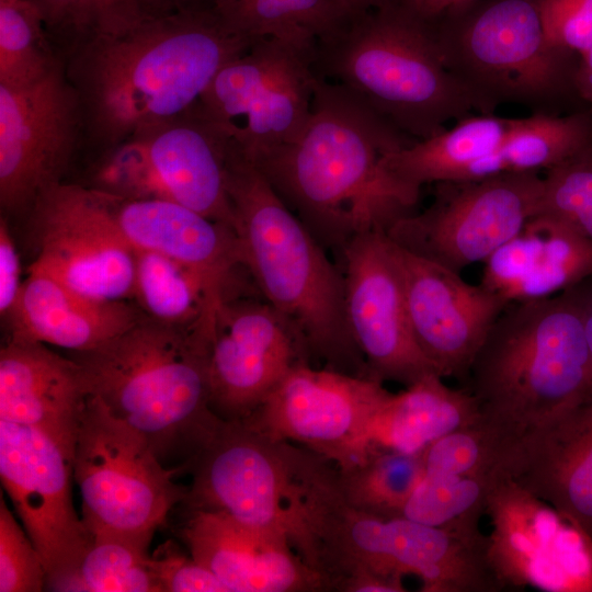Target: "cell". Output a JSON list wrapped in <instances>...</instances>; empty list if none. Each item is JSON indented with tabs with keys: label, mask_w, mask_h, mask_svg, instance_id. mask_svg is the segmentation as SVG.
I'll use <instances>...</instances> for the list:
<instances>
[{
	"label": "cell",
	"mask_w": 592,
	"mask_h": 592,
	"mask_svg": "<svg viewBox=\"0 0 592 592\" xmlns=\"http://www.w3.org/2000/svg\"><path fill=\"white\" fill-rule=\"evenodd\" d=\"M414 141L320 78L300 135L252 162L323 247L342 251L354 237L386 234L415 213L421 187L386 166L390 152Z\"/></svg>",
	"instance_id": "1"
},
{
	"label": "cell",
	"mask_w": 592,
	"mask_h": 592,
	"mask_svg": "<svg viewBox=\"0 0 592 592\" xmlns=\"http://www.w3.org/2000/svg\"><path fill=\"white\" fill-rule=\"evenodd\" d=\"M252 43L210 5L193 3L76 49L64 62L79 96L83 138L99 152L186 114L220 68Z\"/></svg>",
	"instance_id": "2"
},
{
	"label": "cell",
	"mask_w": 592,
	"mask_h": 592,
	"mask_svg": "<svg viewBox=\"0 0 592 592\" xmlns=\"http://www.w3.org/2000/svg\"><path fill=\"white\" fill-rule=\"evenodd\" d=\"M227 187L242 265L266 303L294 329L308 358L369 377L348 326L343 272L329 260L323 246L259 168L234 148Z\"/></svg>",
	"instance_id": "3"
},
{
	"label": "cell",
	"mask_w": 592,
	"mask_h": 592,
	"mask_svg": "<svg viewBox=\"0 0 592 592\" xmlns=\"http://www.w3.org/2000/svg\"><path fill=\"white\" fill-rule=\"evenodd\" d=\"M312 66L319 78L415 141L441 133L451 121L485 113L446 68L432 20L406 0L352 13L317 41Z\"/></svg>",
	"instance_id": "4"
},
{
	"label": "cell",
	"mask_w": 592,
	"mask_h": 592,
	"mask_svg": "<svg viewBox=\"0 0 592 592\" xmlns=\"http://www.w3.org/2000/svg\"><path fill=\"white\" fill-rule=\"evenodd\" d=\"M90 395L139 432L164 466L186 473L224 420L209 405L207 340L144 314L87 352H71Z\"/></svg>",
	"instance_id": "5"
},
{
	"label": "cell",
	"mask_w": 592,
	"mask_h": 592,
	"mask_svg": "<svg viewBox=\"0 0 592 592\" xmlns=\"http://www.w3.org/2000/svg\"><path fill=\"white\" fill-rule=\"evenodd\" d=\"M466 378L480 414L516 440L576 408L592 390L576 288L506 305Z\"/></svg>",
	"instance_id": "6"
},
{
	"label": "cell",
	"mask_w": 592,
	"mask_h": 592,
	"mask_svg": "<svg viewBox=\"0 0 592 592\" xmlns=\"http://www.w3.org/2000/svg\"><path fill=\"white\" fill-rule=\"evenodd\" d=\"M431 20L446 68L486 114L503 104L546 115L590 109L577 90L579 55L550 43L542 0H466Z\"/></svg>",
	"instance_id": "7"
},
{
	"label": "cell",
	"mask_w": 592,
	"mask_h": 592,
	"mask_svg": "<svg viewBox=\"0 0 592 592\" xmlns=\"http://www.w3.org/2000/svg\"><path fill=\"white\" fill-rule=\"evenodd\" d=\"M72 468L82 519L92 538L118 536L151 543L189 490L174 481L181 469L164 466L139 432L92 395L80 419Z\"/></svg>",
	"instance_id": "8"
},
{
	"label": "cell",
	"mask_w": 592,
	"mask_h": 592,
	"mask_svg": "<svg viewBox=\"0 0 592 592\" xmlns=\"http://www.w3.org/2000/svg\"><path fill=\"white\" fill-rule=\"evenodd\" d=\"M301 446L274 441L243 424L223 421L196 455L185 500L190 510L224 513L276 533L314 569L315 547L306 522L299 465Z\"/></svg>",
	"instance_id": "9"
},
{
	"label": "cell",
	"mask_w": 592,
	"mask_h": 592,
	"mask_svg": "<svg viewBox=\"0 0 592 592\" xmlns=\"http://www.w3.org/2000/svg\"><path fill=\"white\" fill-rule=\"evenodd\" d=\"M312 58L281 39L254 41L220 68L194 107L252 161L307 125L320 79Z\"/></svg>",
	"instance_id": "10"
},
{
	"label": "cell",
	"mask_w": 592,
	"mask_h": 592,
	"mask_svg": "<svg viewBox=\"0 0 592 592\" xmlns=\"http://www.w3.org/2000/svg\"><path fill=\"white\" fill-rule=\"evenodd\" d=\"M542 194L539 172L439 182L431 205L399 219L386 236L460 273L483 263L538 214Z\"/></svg>",
	"instance_id": "11"
},
{
	"label": "cell",
	"mask_w": 592,
	"mask_h": 592,
	"mask_svg": "<svg viewBox=\"0 0 592 592\" xmlns=\"http://www.w3.org/2000/svg\"><path fill=\"white\" fill-rule=\"evenodd\" d=\"M83 139L78 93L64 60L41 79L0 84V203L10 213L32 210L62 177Z\"/></svg>",
	"instance_id": "12"
},
{
	"label": "cell",
	"mask_w": 592,
	"mask_h": 592,
	"mask_svg": "<svg viewBox=\"0 0 592 592\" xmlns=\"http://www.w3.org/2000/svg\"><path fill=\"white\" fill-rule=\"evenodd\" d=\"M31 214L38 246L33 265L89 298H133L136 251L103 194L60 182L38 197Z\"/></svg>",
	"instance_id": "13"
},
{
	"label": "cell",
	"mask_w": 592,
	"mask_h": 592,
	"mask_svg": "<svg viewBox=\"0 0 592 592\" xmlns=\"http://www.w3.org/2000/svg\"><path fill=\"white\" fill-rule=\"evenodd\" d=\"M0 477L47 572L59 591L92 543L71 497L72 458L45 433L0 420Z\"/></svg>",
	"instance_id": "14"
},
{
	"label": "cell",
	"mask_w": 592,
	"mask_h": 592,
	"mask_svg": "<svg viewBox=\"0 0 592 592\" xmlns=\"http://www.w3.org/2000/svg\"><path fill=\"white\" fill-rule=\"evenodd\" d=\"M389 395L379 380L301 362L241 422L342 467L352 462L365 426Z\"/></svg>",
	"instance_id": "15"
},
{
	"label": "cell",
	"mask_w": 592,
	"mask_h": 592,
	"mask_svg": "<svg viewBox=\"0 0 592 592\" xmlns=\"http://www.w3.org/2000/svg\"><path fill=\"white\" fill-rule=\"evenodd\" d=\"M488 557L502 590L565 592L592 584V549L569 517L512 477L491 493Z\"/></svg>",
	"instance_id": "16"
},
{
	"label": "cell",
	"mask_w": 592,
	"mask_h": 592,
	"mask_svg": "<svg viewBox=\"0 0 592 592\" xmlns=\"http://www.w3.org/2000/svg\"><path fill=\"white\" fill-rule=\"evenodd\" d=\"M342 254L346 321L368 376L408 387L437 374L413 338L402 282L386 234L358 235Z\"/></svg>",
	"instance_id": "17"
},
{
	"label": "cell",
	"mask_w": 592,
	"mask_h": 592,
	"mask_svg": "<svg viewBox=\"0 0 592 592\" xmlns=\"http://www.w3.org/2000/svg\"><path fill=\"white\" fill-rule=\"evenodd\" d=\"M308 361L294 329L269 303L226 299L207 346L210 408L221 420L242 421L293 366Z\"/></svg>",
	"instance_id": "18"
},
{
	"label": "cell",
	"mask_w": 592,
	"mask_h": 592,
	"mask_svg": "<svg viewBox=\"0 0 592 592\" xmlns=\"http://www.w3.org/2000/svg\"><path fill=\"white\" fill-rule=\"evenodd\" d=\"M389 239V238H388ZM413 338L443 378H466L489 330L508 305L483 285L389 239Z\"/></svg>",
	"instance_id": "19"
},
{
	"label": "cell",
	"mask_w": 592,
	"mask_h": 592,
	"mask_svg": "<svg viewBox=\"0 0 592 592\" xmlns=\"http://www.w3.org/2000/svg\"><path fill=\"white\" fill-rule=\"evenodd\" d=\"M517 440L480 415L423 452L421 480L402 515L426 525L479 533L493 490L512 477Z\"/></svg>",
	"instance_id": "20"
},
{
	"label": "cell",
	"mask_w": 592,
	"mask_h": 592,
	"mask_svg": "<svg viewBox=\"0 0 592 592\" xmlns=\"http://www.w3.org/2000/svg\"><path fill=\"white\" fill-rule=\"evenodd\" d=\"M190 555L228 592H320L322 578L288 539L219 512L190 510L181 528Z\"/></svg>",
	"instance_id": "21"
},
{
	"label": "cell",
	"mask_w": 592,
	"mask_h": 592,
	"mask_svg": "<svg viewBox=\"0 0 592 592\" xmlns=\"http://www.w3.org/2000/svg\"><path fill=\"white\" fill-rule=\"evenodd\" d=\"M90 396L82 369L47 344L10 337L0 350V420L34 428L72 458Z\"/></svg>",
	"instance_id": "22"
},
{
	"label": "cell",
	"mask_w": 592,
	"mask_h": 592,
	"mask_svg": "<svg viewBox=\"0 0 592 592\" xmlns=\"http://www.w3.org/2000/svg\"><path fill=\"white\" fill-rule=\"evenodd\" d=\"M101 194L135 250L157 252L189 266L227 298L230 275L242 265L232 227L169 200L129 201Z\"/></svg>",
	"instance_id": "23"
},
{
	"label": "cell",
	"mask_w": 592,
	"mask_h": 592,
	"mask_svg": "<svg viewBox=\"0 0 592 592\" xmlns=\"http://www.w3.org/2000/svg\"><path fill=\"white\" fill-rule=\"evenodd\" d=\"M483 264L480 284L508 305L543 299L592 277V239L538 213Z\"/></svg>",
	"instance_id": "24"
},
{
	"label": "cell",
	"mask_w": 592,
	"mask_h": 592,
	"mask_svg": "<svg viewBox=\"0 0 592 592\" xmlns=\"http://www.w3.org/2000/svg\"><path fill=\"white\" fill-rule=\"evenodd\" d=\"M144 135L166 200L234 228L228 140L195 107Z\"/></svg>",
	"instance_id": "25"
},
{
	"label": "cell",
	"mask_w": 592,
	"mask_h": 592,
	"mask_svg": "<svg viewBox=\"0 0 592 592\" xmlns=\"http://www.w3.org/2000/svg\"><path fill=\"white\" fill-rule=\"evenodd\" d=\"M141 316L127 301L83 296L32 264L7 320L12 338L87 352L117 337Z\"/></svg>",
	"instance_id": "26"
},
{
	"label": "cell",
	"mask_w": 592,
	"mask_h": 592,
	"mask_svg": "<svg viewBox=\"0 0 592 592\" xmlns=\"http://www.w3.org/2000/svg\"><path fill=\"white\" fill-rule=\"evenodd\" d=\"M480 415L468 389L448 387L443 377L429 374L398 394L390 392L365 426L351 463L372 449L422 454Z\"/></svg>",
	"instance_id": "27"
},
{
	"label": "cell",
	"mask_w": 592,
	"mask_h": 592,
	"mask_svg": "<svg viewBox=\"0 0 592 592\" xmlns=\"http://www.w3.org/2000/svg\"><path fill=\"white\" fill-rule=\"evenodd\" d=\"M520 121L493 113L468 115L451 128L390 152L386 166L397 178L419 187L459 180L470 166L491 155Z\"/></svg>",
	"instance_id": "28"
},
{
	"label": "cell",
	"mask_w": 592,
	"mask_h": 592,
	"mask_svg": "<svg viewBox=\"0 0 592 592\" xmlns=\"http://www.w3.org/2000/svg\"><path fill=\"white\" fill-rule=\"evenodd\" d=\"M592 149V109L562 115L531 114L489 156L470 166L459 180L502 173L539 172Z\"/></svg>",
	"instance_id": "29"
},
{
	"label": "cell",
	"mask_w": 592,
	"mask_h": 592,
	"mask_svg": "<svg viewBox=\"0 0 592 592\" xmlns=\"http://www.w3.org/2000/svg\"><path fill=\"white\" fill-rule=\"evenodd\" d=\"M135 251L133 298L146 317L190 330L212 327L228 298L217 295L189 266L157 252Z\"/></svg>",
	"instance_id": "30"
},
{
	"label": "cell",
	"mask_w": 592,
	"mask_h": 592,
	"mask_svg": "<svg viewBox=\"0 0 592 592\" xmlns=\"http://www.w3.org/2000/svg\"><path fill=\"white\" fill-rule=\"evenodd\" d=\"M209 5L241 37L276 38L308 52L354 13L340 0H210Z\"/></svg>",
	"instance_id": "31"
},
{
	"label": "cell",
	"mask_w": 592,
	"mask_h": 592,
	"mask_svg": "<svg viewBox=\"0 0 592 592\" xmlns=\"http://www.w3.org/2000/svg\"><path fill=\"white\" fill-rule=\"evenodd\" d=\"M59 56L65 59L94 41L117 36L162 12V0H32Z\"/></svg>",
	"instance_id": "32"
},
{
	"label": "cell",
	"mask_w": 592,
	"mask_h": 592,
	"mask_svg": "<svg viewBox=\"0 0 592 592\" xmlns=\"http://www.w3.org/2000/svg\"><path fill=\"white\" fill-rule=\"evenodd\" d=\"M422 454L372 449L335 468V482L351 506L382 517H398L423 475Z\"/></svg>",
	"instance_id": "33"
},
{
	"label": "cell",
	"mask_w": 592,
	"mask_h": 592,
	"mask_svg": "<svg viewBox=\"0 0 592 592\" xmlns=\"http://www.w3.org/2000/svg\"><path fill=\"white\" fill-rule=\"evenodd\" d=\"M149 545L118 536L93 537L76 571L59 591L161 592Z\"/></svg>",
	"instance_id": "34"
},
{
	"label": "cell",
	"mask_w": 592,
	"mask_h": 592,
	"mask_svg": "<svg viewBox=\"0 0 592 592\" xmlns=\"http://www.w3.org/2000/svg\"><path fill=\"white\" fill-rule=\"evenodd\" d=\"M61 60L32 0H0V84L34 82Z\"/></svg>",
	"instance_id": "35"
},
{
	"label": "cell",
	"mask_w": 592,
	"mask_h": 592,
	"mask_svg": "<svg viewBox=\"0 0 592 592\" xmlns=\"http://www.w3.org/2000/svg\"><path fill=\"white\" fill-rule=\"evenodd\" d=\"M98 153L86 186L121 200H166L145 135L130 137Z\"/></svg>",
	"instance_id": "36"
},
{
	"label": "cell",
	"mask_w": 592,
	"mask_h": 592,
	"mask_svg": "<svg viewBox=\"0 0 592 592\" xmlns=\"http://www.w3.org/2000/svg\"><path fill=\"white\" fill-rule=\"evenodd\" d=\"M550 489L546 502L570 517L592 520V437L573 431L557 441L549 456Z\"/></svg>",
	"instance_id": "37"
},
{
	"label": "cell",
	"mask_w": 592,
	"mask_h": 592,
	"mask_svg": "<svg viewBox=\"0 0 592 592\" xmlns=\"http://www.w3.org/2000/svg\"><path fill=\"white\" fill-rule=\"evenodd\" d=\"M538 213L592 239V149L545 171Z\"/></svg>",
	"instance_id": "38"
},
{
	"label": "cell",
	"mask_w": 592,
	"mask_h": 592,
	"mask_svg": "<svg viewBox=\"0 0 592 592\" xmlns=\"http://www.w3.org/2000/svg\"><path fill=\"white\" fill-rule=\"evenodd\" d=\"M43 559L12 512L0 498V591L39 592L46 588Z\"/></svg>",
	"instance_id": "39"
},
{
	"label": "cell",
	"mask_w": 592,
	"mask_h": 592,
	"mask_svg": "<svg viewBox=\"0 0 592 592\" xmlns=\"http://www.w3.org/2000/svg\"><path fill=\"white\" fill-rule=\"evenodd\" d=\"M151 567L161 592H228L225 584L172 540L151 555Z\"/></svg>",
	"instance_id": "40"
},
{
	"label": "cell",
	"mask_w": 592,
	"mask_h": 592,
	"mask_svg": "<svg viewBox=\"0 0 592 592\" xmlns=\"http://www.w3.org/2000/svg\"><path fill=\"white\" fill-rule=\"evenodd\" d=\"M551 44L578 55L592 46V0H542Z\"/></svg>",
	"instance_id": "41"
},
{
	"label": "cell",
	"mask_w": 592,
	"mask_h": 592,
	"mask_svg": "<svg viewBox=\"0 0 592 592\" xmlns=\"http://www.w3.org/2000/svg\"><path fill=\"white\" fill-rule=\"evenodd\" d=\"M23 281L18 250L8 221L0 219V314L5 319L14 308Z\"/></svg>",
	"instance_id": "42"
},
{
	"label": "cell",
	"mask_w": 592,
	"mask_h": 592,
	"mask_svg": "<svg viewBox=\"0 0 592 592\" xmlns=\"http://www.w3.org/2000/svg\"><path fill=\"white\" fill-rule=\"evenodd\" d=\"M576 84L581 100L592 109V46L579 55Z\"/></svg>",
	"instance_id": "43"
},
{
	"label": "cell",
	"mask_w": 592,
	"mask_h": 592,
	"mask_svg": "<svg viewBox=\"0 0 592 592\" xmlns=\"http://www.w3.org/2000/svg\"><path fill=\"white\" fill-rule=\"evenodd\" d=\"M582 306L584 334L592 367V277L574 286Z\"/></svg>",
	"instance_id": "44"
},
{
	"label": "cell",
	"mask_w": 592,
	"mask_h": 592,
	"mask_svg": "<svg viewBox=\"0 0 592 592\" xmlns=\"http://www.w3.org/2000/svg\"><path fill=\"white\" fill-rule=\"evenodd\" d=\"M421 15L426 19H434L448 8L466 0H406Z\"/></svg>",
	"instance_id": "45"
},
{
	"label": "cell",
	"mask_w": 592,
	"mask_h": 592,
	"mask_svg": "<svg viewBox=\"0 0 592 592\" xmlns=\"http://www.w3.org/2000/svg\"><path fill=\"white\" fill-rule=\"evenodd\" d=\"M354 12L365 11L375 8L386 0H340Z\"/></svg>",
	"instance_id": "46"
},
{
	"label": "cell",
	"mask_w": 592,
	"mask_h": 592,
	"mask_svg": "<svg viewBox=\"0 0 592 592\" xmlns=\"http://www.w3.org/2000/svg\"><path fill=\"white\" fill-rule=\"evenodd\" d=\"M167 5L172 9L190 5L196 3L197 0H162Z\"/></svg>",
	"instance_id": "47"
}]
</instances>
